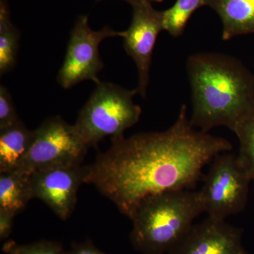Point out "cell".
I'll list each match as a JSON object with an SVG mask.
<instances>
[{
	"label": "cell",
	"instance_id": "1",
	"mask_svg": "<svg viewBox=\"0 0 254 254\" xmlns=\"http://www.w3.org/2000/svg\"><path fill=\"white\" fill-rule=\"evenodd\" d=\"M232 149L228 140L192 126L184 104L165 131L111 138L110 148L86 165L85 184L93 185L131 219L150 195L194 188L205 165Z\"/></svg>",
	"mask_w": 254,
	"mask_h": 254
},
{
	"label": "cell",
	"instance_id": "2",
	"mask_svg": "<svg viewBox=\"0 0 254 254\" xmlns=\"http://www.w3.org/2000/svg\"><path fill=\"white\" fill-rule=\"evenodd\" d=\"M187 70L192 126L205 132L218 127L233 131L254 105V75L240 60L217 53L190 55Z\"/></svg>",
	"mask_w": 254,
	"mask_h": 254
},
{
	"label": "cell",
	"instance_id": "3",
	"mask_svg": "<svg viewBox=\"0 0 254 254\" xmlns=\"http://www.w3.org/2000/svg\"><path fill=\"white\" fill-rule=\"evenodd\" d=\"M203 213L199 190H169L150 195L130 219L132 245L143 254H168Z\"/></svg>",
	"mask_w": 254,
	"mask_h": 254
},
{
	"label": "cell",
	"instance_id": "4",
	"mask_svg": "<svg viewBox=\"0 0 254 254\" xmlns=\"http://www.w3.org/2000/svg\"><path fill=\"white\" fill-rule=\"evenodd\" d=\"M136 89L100 81L78 114L74 127L86 144L97 147L106 137L124 135L140 120L142 110L135 104Z\"/></svg>",
	"mask_w": 254,
	"mask_h": 254
},
{
	"label": "cell",
	"instance_id": "5",
	"mask_svg": "<svg viewBox=\"0 0 254 254\" xmlns=\"http://www.w3.org/2000/svg\"><path fill=\"white\" fill-rule=\"evenodd\" d=\"M88 148L74 125L61 117H52L33 130L27 155L15 170L31 175L41 169L82 164Z\"/></svg>",
	"mask_w": 254,
	"mask_h": 254
},
{
	"label": "cell",
	"instance_id": "6",
	"mask_svg": "<svg viewBox=\"0 0 254 254\" xmlns=\"http://www.w3.org/2000/svg\"><path fill=\"white\" fill-rule=\"evenodd\" d=\"M210 163L199 190L204 213L225 220L245 208L252 180L240 168L237 155L230 152L217 155Z\"/></svg>",
	"mask_w": 254,
	"mask_h": 254
},
{
	"label": "cell",
	"instance_id": "7",
	"mask_svg": "<svg viewBox=\"0 0 254 254\" xmlns=\"http://www.w3.org/2000/svg\"><path fill=\"white\" fill-rule=\"evenodd\" d=\"M117 36L123 38L124 32L114 31L109 26L93 31L88 16H78L70 33L64 60L58 73L60 86L68 89L86 80L99 83L98 75L104 68L100 57V44L106 38Z\"/></svg>",
	"mask_w": 254,
	"mask_h": 254
},
{
	"label": "cell",
	"instance_id": "8",
	"mask_svg": "<svg viewBox=\"0 0 254 254\" xmlns=\"http://www.w3.org/2000/svg\"><path fill=\"white\" fill-rule=\"evenodd\" d=\"M131 24L124 32V48L134 61L138 71V93L146 98L150 81L152 55L159 33L164 31L163 11H157L153 3L131 5Z\"/></svg>",
	"mask_w": 254,
	"mask_h": 254
},
{
	"label": "cell",
	"instance_id": "9",
	"mask_svg": "<svg viewBox=\"0 0 254 254\" xmlns=\"http://www.w3.org/2000/svg\"><path fill=\"white\" fill-rule=\"evenodd\" d=\"M86 165H60L30 175L32 198L44 202L57 216L66 220L77 203L78 189L85 184Z\"/></svg>",
	"mask_w": 254,
	"mask_h": 254
},
{
	"label": "cell",
	"instance_id": "10",
	"mask_svg": "<svg viewBox=\"0 0 254 254\" xmlns=\"http://www.w3.org/2000/svg\"><path fill=\"white\" fill-rule=\"evenodd\" d=\"M242 238L241 229L225 220L208 217L193 224L168 254H250Z\"/></svg>",
	"mask_w": 254,
	"mask_h": 254
},
{
	"label": "cell",
	"instance_id": "11",
	"mask_svg": "<svg viewBox=\"0 0 254 254\" xmlns=\"http://www.w3.org/2000/svg\"><path fill=\"white\" fill-rule=\"evenodd\" d=\"M206 6L221 19L223 41L254 33V0H209Z\"/></svg>",
	"mask_w": 254,
	"mask_h": 254
},
{
	"label": "cell",
	"instance_id": "12",
	"mask_svg": "<svg viewBox=\"0 0 254 254\" xmlns=\"http://www.w3.org/2000/svg\"><path fill=\"white\" fill-rule=\"evenodd\" d=\"M33 138L22 121L0 130V173L16 170L27 155Z\"/></svg>",
	"mask_w": 254,
	"mask_h": 254
},
{
	"label": "cell",
	"instance_id": "13",
	"mask_svg": "<svg viewBox=\"0 0 254 254\" xmlns=\"http://www.w3.org/2000/svg\"><path fill=\"white\" fill-rule=\"evenodd\" d=\"M31 199L30 175L18 170L0 173V209L17 215Z\"/></svg>",
	"mask_w": 254,
	"mask_h": 254
},
{
	"label": "cell",
	"instance_id": "14",
	"mask_svg": "<svg viewBox=\"0 0 254 254\" xmlns=\"http://www.w3.org/2000/svg\"><path fill=\"white\" fill-rule=\"evenodd\" d=\"M20 32L11 21L6 0H0V74L9 72L17 59Z\"/></svg>",
	"mask_w": 254,
	"mask_h": 254
},
{
	"label": "cell",
	"instance_id": "15",
	"mask_svg": "<svg viewBox=\"0 0 254 254\" xmlns=\"http://www.w3.org/2000/svg\"><path fill=\"white\" fill-rule=\"evenodd\" d=\"M233 132L240 142L237 163L250 180H254V105L240 119Z\"/></svg>",
	"mask_w": 254,
	"mask_h": 254
},
{
	"label": "cell",
	"instance_id": "16",
	"mask_svg": "<svg viewBox=\"0 0 254 254\" xmlns=\"http://www.w3.org/2000/svg\"><path fill=\"white\" fill-rule=\"evenodd\" d=\"M209 0H177L172 7L163 11L164 31L170 36H182L194 11L206 6Z\"/></svg>",
	"mask_w": 254,
	"mask_h": 254
},
{
	"label": "cell",
	"instance_id": "17",
	"mask_svg": "<svg viewBox=\"0 0 254 254\" xmlns=\"http://www.w3.org/2000/svg\"><path fill=\"white\" fill-rule=\"evenodd\" d=\"M6 254H67L63 245L54 241H41L29 245H18L14 241L6 242L2 247Z\"/></svg>",
	"mask_w": 254,
	"mask_h": 254
},
{
	"label": "cell",
	"instance_id": "18",
	"mask_svg": "<svg viewBox=\"0 0 254 254\" xmlns=\"http://www.w3.org/2000/svg\"><path fill=\"white\" fill-rule=\"evenodd\" d=\"M21 121L7 88L0 86V130L13 126Z\"/></svg>",
	"mask_w": 254,
	"mask_h": 254
},
{
	"label": "cell",
	"instance_id": "19",
	"mask_svg": "<svg viewBox=\"0 0 254 254\" xmlns=\"http://www.w3.org/2000/svg\"><path fill=\"white\" fill-rule=\"evenodd\" d=\"M16 214L9 210L0 209V240L4 241L12 231L13 222Z\"/></svg>",
	"mask_w": 254,
	"mask_h": 254
},
{
	"label": "cell",
	"instance_id": "20",
	"mask_svg": "<svg viewBox=\"0 0 254 254\" xmlns=\"http://www.w3.org/2000/svg\"><path fill=\"white\" fill-rule=\"evenodd\" d=\"M67 254H107L98 250L92 243L91 241L87 240L82 243H73L71 250Z\"/></svg>",
	"mask_w": 254,
	"mask_h": 254
},
{
	"label": "cell",
	"instance_id": "21",
	"mask_svg": "<svg viewBox=\"0 0 254 254\" xmlns=\"http://www.w3.org/2000/svg\"><path fill=\"white\" fill-rule=\"evenodd\" d=\"M97 1H101V0H97ZM124 1H126L127 2H128V4L131 5L136 4H140V3H144V2H161L163 1V0H124Z\"/></svg>",
	"mask_w": 254,
	"mask_h": 254
}]
</instances>
